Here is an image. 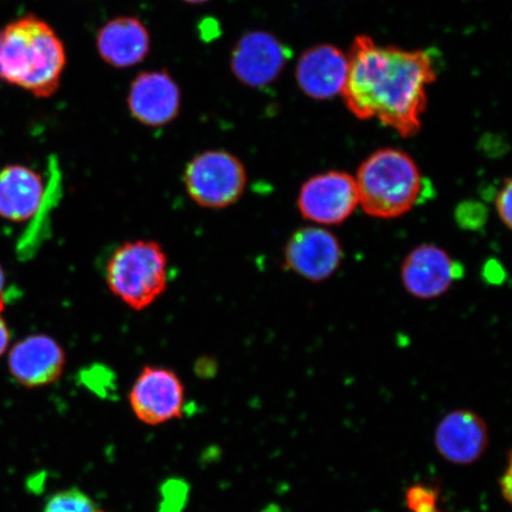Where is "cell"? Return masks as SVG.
I'll return each mask as SVG.
<instances>
[{
	"label": "cell",
	"mask_w": 512,
	"mask_h": 512,
	"mask_svg": "<svg viewBox=\"0 0 512 512\" xmlns=\"http://www.w3.org/2000/svg\"><path fill=\"white\" fill-rule=\"evenodd\" d=\"M435 80L437 70L428 51L381 46L361 35L351 46L342 94L356 118L380 120L411 138L420 131L427 89Z\"/></svg>",
	"instance_id": "6da1fadb"
},
{
	"label": "cell",
	"mask_w": 512,
	"mask_h": 512,
	"mask_svg": "<svg viewBox=\"0 0 512 512\" xmlns=\"http://www.w3.org/2000/svg\"><path fill=\"white\" fill-rule=\"evenodd\" d=\"M67 55L47 22L27 15L0 29V81L49 98L60 87Z\"/></svg>",
	"instance_id": "7a4b0ae2"
},
{
	"label": "cell",
	"mask_w": 512,
	"mask_h": 512,
	"mask_svg": "<svg viewBox=\"0 0 512 512\" xmlns=\"http://www.w3.org/2000/svg\"><path fill=\"white\" fill-rule=\"evenodd\" d=\"M360 206L375 219L406 215L426 200L427 182L405 151L381 149L370 155L355 177Z\"/></svg>",
	"instance_id": "3957f363"
},
{
	"label": "cell",
	"mask_w": 512,
	"mask_h": 512,
	"mask_svg": "<svg viewBox=\"0 0 512 512\" xmlns=\"http://www.w3.org/2000/svg\"><path fill=\"white\" fill-rule=\"evenodd\" d=\"M106 283L121 303L134 311L146 310L168 287V255L156 241H126L108 259Z\"/></svg>",
	"instance_id": "277c9868"
},
{
	"label": "cell",
	"mask_w": 512,
	"mask_h": 512,
	"mask_svg": "<svg viewBox=\"0 0 512 512\" xmlns=\"http://www.w3.org/2000/svg\"><path fill=\"white\" fill-rule=\"evenodd\" d=\"M247 171L241 160L224 150L198 153L185 166V191L198 207L227 209L241 200L247 187Z\"/></svg>",
	"instance_id": "5b68a950"
},
{
	"label": "cell",
	"mask_w": 512,
	"mask_h": 512,
	"mask_svg": "<svg viewBox=\"0 0 512 512\" xmlns=\"http://www.w3.org/2000/svg\"><path fill=\"white\" fill-rule=\"evenodd\" d=\"M297 206L304 219L320 226H337L360 206L355 177L344 171L313 176L300 189Z\"/></svg>",
	"instance_id": "8992f818"
},
{
	"label": "cell",
	"mask_w": 512,
	"mask_h": 512,
	"mask_svg": "<svg viewBox=\"0 0 512 512\" xmlns=\"http://www.w3.org/2000/svg\"><path fill=\"white\" fill-rule=\"evenodd\" d=\"M128 401L139 421L147 426H159L182 418L185 387L174 370L146 366L134 381Z\"/></svg>",
	"instance_id": "52a82bcc"
},
{
	"label": "cell",
	"mask_w": 512,
	"mask_h": 512,
	"mask_svg": "<svg viewBox=\"0 0 512 512\" xmlns=\"http://www.w3.org/2000/svg\"><path fill=\"white\" fill-rule=\"evenodd\" d=\"M342 260L341 242L328 229L300 228L286 242V270L312 283H322L332 277L341 266Z\"/></svg>",
	"instance_id": "ba28073f"
},
{
	"label": "cell",
	"mask_w": 512,
	"mask_h": 512,
	"mask_svg": "<svg viewBox=\"0 0 512 512\" xmlns=\"http://www.w3.org/2000/svg\"><path fill=\"white\" fill-rule=\"evenodd\" d=\"M290 57L291 50L270 32L251 31L236 43L230 69L243 85L261 88L278 79Z\"/></svg>",
	"instance_id": "9c48e42d"
},
{
	"label": "cell",
	"mask_w": 512,
	"mask_h": 512,
	"mask_svg": "<svg viewBox=\"0 0 512 512\" xmlns=\"http://www.w3.org/2000/svg\"><path fill=\"white\" fill-rule=\"evenodd\" d=\"M463 275L464 267L443 248L434 245L414 248L401 267V280L406 291L425 300L443 296Z\"/></svg>",
	"instance_id": "30bf717a"
},
{
	"label": "cell",
	"mask_w": 512,
	"mask_h": 512,
	"mask_svg": "<svg viewBox=\"0 0 512 512\" xmlns=\"http://www.w3.org/2000/svg\"><path fill=\"white\" fill-rule=\"evenodd\" d=\"M67 357L62 345L46 334L30 335L11 348L9 370L25 388H42L55 383L66 368Z\"/></svg>",
	"instance_id": "8fae6325"
},
{
	"label": "cell",
	"mask_w": 512,
	"mask_h": 512,
	"mask_svg": "<svg viewBox=\"0 0 512 512\" xmlns=\"http://www.w3.org/2000/svg\"><path fill=\"white\" fill-rule=\"evenodd\" d=\"M181 104V89L165 70L139 74L127 95L132 117L149 127L171 124L178 117Z\"/></svg>",
	"instance_id": "7c38bea8"
},
{
	"label": "cell",
	"mask_w": 512,
	"mask_h": 512,
	"mask_svg": "<svg viewBox=\"0 0 512 512\" xmlns=\"http://www.w3.org/2000/svg\"><path fill=\"white\" fill-rule=\"evenodd\" d=\"M488 445V426L479 415L464 409L446 415L435 431L438 452L452 464L477 462Z\"/></svg>",
	"instance_id": "4fadbf2b"
},
{
	"label": "cell",
	"mask_w": 512,
	"mask_h": 512,
	"mask_svg": "<svg viewBox=\"0 0 512 512\" xmlns=\"http://www.w3.org/2000/svg\"><path fill=\"white\" fill-rule=\"evenodd\" d=\"M347 75L348 56L330 44L306 50L296 70L300 89L315 100H329L342 94Z\"/></svg>",
	"instance_id": "5bb4252c"
},
{
	"label": "cell",
	"mask_w": 512,
	"mask_h": 512,
	"mask_svg": "<svg viewBox=\"0 0 512 512\" xmlns=\"http://www.w3.org/2000/svg\"><path fill=\"white\" fill-rule=\"evenodd\" d=\"M151 38L137 17H117L107 22L96 35V49L108 66L126 69L146 59Z\"/></svg>",
	"instance_id": "9a60e30c"
},
{
	"label": "cell",
	"mask_w": 512,
	"mask_h": 512,
	"mask_svg": "<svg viewBox=\"0 0 512 512\" xmlns=\"http://www.w3.org/2000/svg\"><path fill=\"white\" fill-rule=\"evenodd\" d=\"M43 201V178L34 169L8 165L0 170V217L16 223L28 221Z\"/></svg>",
	"instance_id": "2e32d148"
},
{
	"label": "cell",
	"mask_w": 512,
	"mask_h": 512,
	"mask_svg": "<svg viewBox=\"0 0 512 512\" xmlns=\"http://www.w3.org/2000/svg\"><path fill=\"white\" fill-rule=\"evenodd\" d=\"M43 512H106L85 491L70 488L49 497Z\"/></svg>",
	"instance_id": "e0dca14e"
},
{
	"label": "cell",
	"mask_w": 512,
	"mask_h": 512,
	"mask_svg": "<svg viewBox=\"0 0 512 512\" xmlns=\"http://www.w3.org/2000/svg\"><path fill=\"white\" fill-rule=\"evenodd\" d=\"M454 217L460 228L477 232L488 222L489 211L482 202L469 200L458 204Z\"/></svg>",
	"instance_id": "ac0fdd59"
},
{
	"label": "cell",
	"mask_w": 512,
	"mask_h": 512,
	"mask_svg": "<svg viewBox=\"0 0 512 512\" xmlns=\"http://www.w3.org/2000/svg\"><path fill=\"white\" fill-rule=\"evenodd\" d=\"M407 507L411 512H444L439 507L438 492L421 484L408 490Z\"/></svg>",
	"instance_id": "d6986e66"
},
{
	"label": "cell",
	"mask_w": 512,
	"mask_h": 512,
	"mask_svg": "<svg viewBox=\"0 0 512 512\" xmlns=\"http://www.w3.org/2000/svg\"><path fill=\"white\" fill-rule=\"evenodd\" d=\"M511 179H505L503 187L497 192L496 195V211L499 219L505 224L508 229L511 228Z\"/></svg>",
	"instance_id": "ffe728a7"
},
{
	"label": "cell",
	"mask_w": 512,
	"mask_h": 512,
	"mask_svg": "<svg viewBox=\"0 0 512 512\" xmlns=\"http://www.w3.org/2000/svg\"><path fill=\"white\" fill-rule=\"evenodd\" d=\"M483 277L488 283L498 285L503 283L505 272L501 264L496 260H490L483 268Z\"/></svg>",
	"instance_id": "44dd1931"
},
{
	"label": "cell",
	"mask_w": 512,
	"mask_h": 512,
	"mask_svg": "<svg viewBox=\"0 0 512 512\" xmlns=\"http://www.w3.org/2000/svg\"><path fill=\"white\" fill-rule=\"evenodd\" d=\"M11 334L8 324H6L2 315H0V357L8 350L10 344Z\"/></svg>",
	"instance_id": "7402d4cb"
},
{
	"label": "cell",
	"mask_w": 512,
	"mask_h": 512,
	"mask_svg": "<svg viewBox=\"0 0 512 512\" xmlns=\"http://www.w3.org/2000/svg\"><path fill=\"white\" fill-rule=\"evenodd\" d=\"M4 288H5V273H4L3 267L0 266V297L3 296Z\"/></svg>",
	"instance_id": "603a6c76"
},
{
	"label": "cell",
	"mask_w": 512,
	"mask_h": 512,
	"mask_svg": "<svg viewBox=\"0 0 512 512\" xmlns=\"http://www.w3.org/2000/svg\"><path fill=\"white\" fill-rule=\"evenodd\" d=\"M183 2L188 3V4L198 5V4L207 3V2H209V0H183Z\"/></svg>",
	"instance_id": "cb8c5ba5"
}]
</instances>
